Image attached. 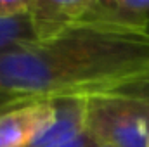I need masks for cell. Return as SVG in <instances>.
Returning a JSON list of instances; mask_svg holds the SVG:
<instances>
[{
    "instance_id": "obj_10",
    "label": "cell",
    "mask_w": 149,
    "mask_h": 147,
    "mask_svg": "<svg viewBox=\"0 0 149 147\" xmlns=\"http://www.w3.org/2000/svg\"><path fill=\"white\" fill-rule=\"evenodd\" d=\"M148 147H149V142H148Z\"/></svg>"
},
{
    "instance_id": "obj_9",
    "label": "cell",
    "mask_w": 149,
    "mask_h": 147,
    "mask_svg": "<svg viewBox=\"0 0 149 147\" xmlns=\"http://www.w3.org/2000/svg\"><path fill=\"white\" fill-rule=\"evenodd\" d=\"M17 101H23V99H17V97H14V95H9V94L0 92V111L5 109V107H9L10 104H14V102H17Z\"/></svg>"
},
{
    "instance_id": "obj_8",
    "label": "cell",
    "mask_w": 149,
    "mask_h": 147,
    "mask_svg": "<svg viewBox=\"0 0 149 147\" xmlns=\"http://www.w3.org/2000/svg\"><path fill=\"white\" fill-rule=\"evenodd\" d=\"M99 144L87 133V132H83V133H80L78 137H74L73 140H70V142H64V144H61V146L57 147H97Z\"/></svg>"
},
{
    "instance_id": "obj_11",
    "label": "cell",
    "mask_w": 149,
    "mask_h": 147,
    "mask_svg": "<svg viewBox=\"0 0 149 147\" xmlns=\"http://www.w3.org/2000/svg\"><path fill=\"white\" fill-rule=\"evenodd\" d=\"M97 147H101V146H97Z\"/></svg>"
},
{
    "instance_id": "obj_3",
    "label": "cell",
    "mask_w": 149,
    "mask_h": 147,
    "mask_svg": "<svg viewBox=\"0 0 149 147\" xmlns=\"http://www.w3.org/2000/svg\"><path fill=\"white\" fill-rule=\"evenodd\" d=\"M57 116L54 99H23L0 111V147H30Z\"/></svg>"
},
{
    "instance_id": "obj_6",
    "label": "cell",
    "mask_w": 149,
    "mask_h": 147,
    "mask_svg": "<svg viewBox=\"0 0 149 147\" xmlns=\"http://www.w3.org/2000/svg\"><path fill=\"white\" fill-rule=\"evenodd\" d=\"M38 31L30 12L0 19V55L10 49L38 42Z\"/></svg>"
},
{
    "instance_id": "obj_4",
    "label": "cell",
    "mask_w": 149,
    "mask_h": 147,
    "mask_svg": "<svg viewBox=\"0 0 149 147\" xmlns=\"http://www.w3.org/2000/svg\"><path fill=\"white\" fill-rule=\"evenodd\" d=\"M80 23L149 35V0H88Z\"/></svg>"
},
{
    "instance_id": "obj_2",
    "label": "cell",
    "mask_w": 149,
    "mask_h": 147,
    "mask_svg": "<svg viewBox=\"0 0 149 147\" xmlns=\"http://www.w3.org/2000/svg\"><path fill=\"white\" fill-rule=\"evenodd\" d=\"M85 132L101 147H148L149 94L125 88L85 95Z\"/></svg>"
},
{
    "instance_id": "obj_1",
    "label": "cell",
    "mask_w": 149,
    "mask_h": 147,
    "mask_svg": "<svg viewBox=\"0 0 149 147\" xmlns=\"http://www.w3.org/2000/svg\"><path fill=\"white\" fill-rule=\"evenodd\" d=\"M149 85V35L73 24L0 55V92L17 99L92 95Z\"/></svg>"
},
{
    "instance_id": "obj_7",
    "label": "cell",
    "mask_w": 149,
    "mask_h": 147,
    "mask_svg": "<svg viewBox=\"0 0 149 147\" xmlns=\"http://www.w3.org/2000/svg\"><path fill=\"white\" fill-rule=\"evenodd\" d=\"M30 3L31 0H0V19L30 12Z\"/></svg>"
},
{
    "instance_id": "obj_5",
    "label": "cell",
    "mask_w": 149,
    "mask_h": 147,
    "mask_svg": "<svg viewBox=\"0 0 149 147\" xmlns=\"http://www.w3.org/2000/svg\"><path fill=\"white\" fill-rule=\"evenodd\" d=\"M88 0H31L30 16L38 38L54 37L59 31L78 24L87 10Z\"/></svg>"
}]
</instances>
